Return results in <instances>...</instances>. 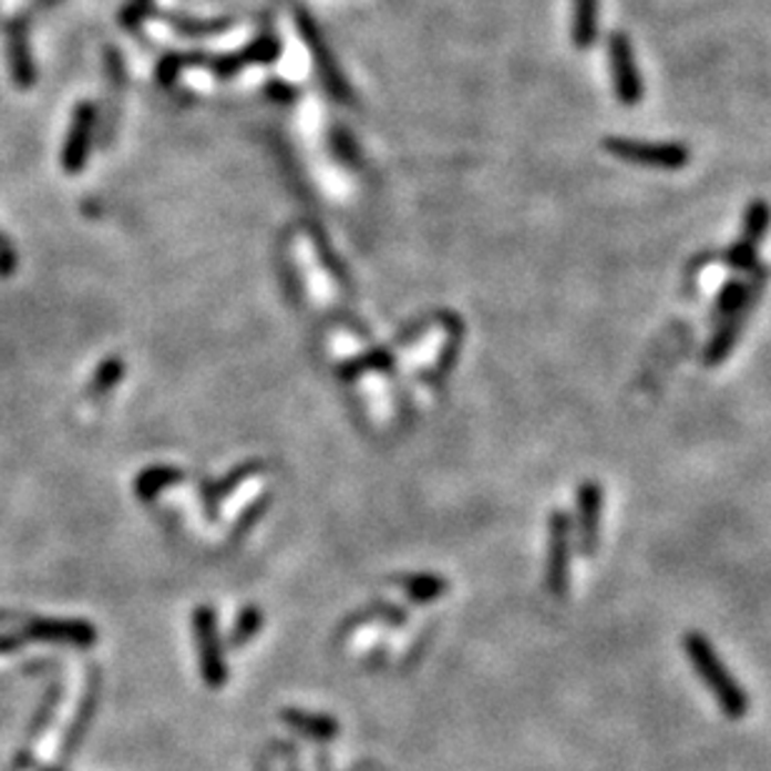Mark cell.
<instances>
[{"label":"cell","mask_w":771,"mask_h":771,"mask_svg":"<svg viewBox=\"0 0 771 771\" xmlns=\"http://www.w3.org/2000/svg\"><path fill=\"white\" fill-rule=\"evenodd\" d=\"M683 651L691 661L693 671L699 674V679L707 683L711 697L717 699L721 715L729 719H744L749 711V697L747 691L739 687V681L731 677L727 664L719 659L717 649L711 647V641L699 631H689L683 636Z\"/></svg>","instance_id":"obj_1"},{"label":"cell","mask_w":771,"mask_h":771,"mask_svg":"<svg viewBox=\"0 0 771 771\" xmlns=\"http://www.w3.org/2000/svg\"><path fill=\"white\" fill-rule=\"evenodd\" d=\"M606 494L599 481H582L576 489V546L584 556H594L602 544V514Z\"/></svg>","instance_id":"obj_6"},{"label":"cell","mask_w":771,"mask_h":771,"mask_svg":"<svg viewBox=\"0 0 771 771\" xmlns=\"http://www.w3.org/2000/svg\"><path fill=\"white\" fill-rule=\"evenodd\" d=\"M596 33H599V0H574V45L578 51H589Z\"/></svg>","instance_id":"obj_9"},{"label":"cell","mask_w":771,"mask_h":771,"mask_svg":"<svg viewBox=\"0 0 771 771\" xmlns=\"http://www.w3.org/2000/svg\"><path fill=\"white\" fill-rule=\"evenodd\" d=\"M196 641H198V654H201V671H204V677L210 687L220 689L226 683V661L218 647L214 614H210L208 609H201L196 614Z\"/></svg>","instance_id":"obj_8"},{"label":"cell","mask_w":771,"mask_h":771,"mask_svg":"<svg viewBox=\"0 0 771 771\" xmlns=\"http://www.w3.org/2000/svg\"><path fill=\"white\" fill-rule=\"evenodd\" d=\"M604 151L614 158L634 163V166L657 168V171H681L691 161L687 143L679 141H639L609 136L604 138Z\"/></svg>","instance_id":"obj_3"},{"label":"cell","mask_w":771,"mask_h":771,"mask_svg":"<svg viewBox=\"0 0 771 771\" xmlns=\"http://www.w3.org/2000/svg\"><path fill=\"white\" fill-rule=\"evenodd\" d=\"M747 296V278H729V281L719 288V294L715 298V306H711V323H721L727 316H731L741 306Z\"/></svg>","instance_id":"obj_10"},{"label":"cell","mask_w":771,"mask_h":771,"mask_svg":"<svg viewBox=\"0 0 771 771\" xmlns=\"http://www.w3.org/2000/svg\"><path fill=\"white\" fill-rule=\"evenodd\" d=\"M284 719L294 729L304 731V734L316 737V739H333L336 734H339V724L329 717H316V715H308V711L291 709V711H284Z\"/></svg>","instance_id":"obj_11"},{"label":"cell","mask_w":771,"mask_h":771,"mask_svg":"<svg viewBox=\"0 0 771 771\" xmlns=\"http://www.w3.org/2000/svg\"><path fill=\"white\" fill-rule=\"evenodd\" d=\"M89 131H91V111L81 109L79 119H75V128L69 143V153H65V163L69 168H79L81 158L85 156V143H89Z\"/></svg>","instance_id":"obj_12"},{"label":"cell","mask_w":771,"mask_h":771,"mask_svg":"<svg viewBox=\"0 0 771 771\" xmlns=\"http://www.w3.org/2000/svg\"><path fill=\"white\" fill-rule=\"evenodd\" d=\"M258 621H261V616H258L256 609H248L244 616H240V621H238V629H236V644L240 641H246L250 634H254L258 629Z\"/></svg>","instance_id":"obj_14"},{"label":"cell","mask_w":771,"mask_h":771,"mask_svg":"<svg viewBox=\"0 0 771 771\" xmlns=\"http://www.w3.org/2000/svg\"><path fill=\"white\" fill-rule=\"evenodd\" d=\"M407 589L413 599L426 602V599H433V596L441 594V584L431 582V578H413L411 586H407Z\"/></svg>","instance_id":"obj_13"},{"label":"cell","mask_w":771,"mask_h":771,"mask_svg":"<svg viewBox=\"0 0 771 771\" xmlns=\"http://www.w3.org/2000/svg\"><path fill=\"white\" fill-rule=\"evenodd\" d=\"M609 65H611V81H614V93L624 105H636L644 99V81L636 69V58L634 48L626 33H611L609 35Z\"/></svg>","instance_id":"obj_7"},{"label":"cell","mask_w":771,"mask_h":771,"mask_svg":"<svg viewBox=\"0 0 771 771\" xmlns=\"http://www.w3.org/2000/svg\"><path fill=\"white\" fill-rule=\"evenodd\" d=\"M769 276L771 274H769L767 264H761L757 271H751L747 276V296H744V301H741V306L737 308L734 313L727 316L724 321L717 326L715 336H711L709 343H707V349H703V363H707V366H719L721 361L729 359V353L734 351L737 341L741 339V333H744V329H747L751 313L757 311V304H759L761 294L767 291Z\"/></svg>","instance_id":"obj_2"},{"label":"cell","mask_w":771,"mask_h":771,"mask_svg":"<svg viewBox=\"0 0 771 771\" xmlns=\"http://www.w3.org/2000/svg\"><path fill=\"white\" fill-rule=\"evenodd\" d=\"M771 226V206L769 201L757 198L751 201L744 220H741V234L731 244L724 254H721V261L727 268L737 274L749 276L751 271H757L759 264V244L767 238Z\"/></svg>","instance_id":"obj_4"},{"label":"cell","mask_w":771,"mask_h":771,"mask_svg":"<svg viewBox=\"0 0 771 771\" xmlns=\"http://www.w3.org/2000/svg\"><path fill=\"white\" fill-rule=\"evenodd\" d=\"M574 522L566 511H554L548 518V556H546V589L554 596H566L568 566H572Z\"/></svg>","instance_id":"obj_5"}]
</instances>
